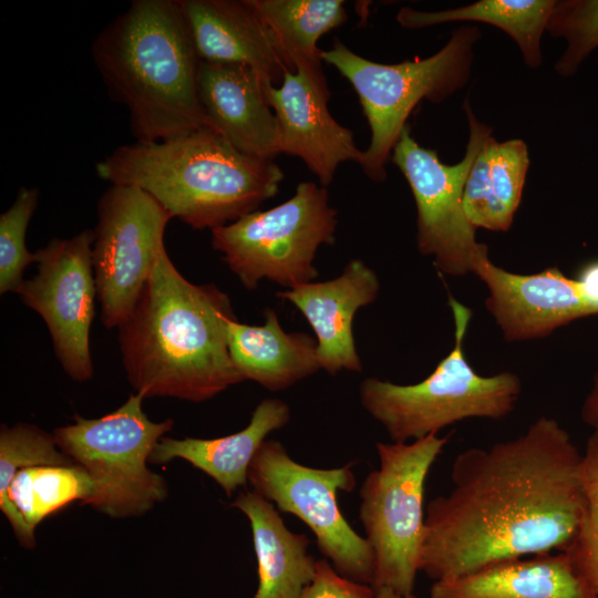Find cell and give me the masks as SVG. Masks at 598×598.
<instances>
[{
    "mask_svg": "<svg viewBox=\"0 0 598 598\" xmlns=\"http://www.w3.org/2000/svg\"><path fill=\"white\" fill-rule=\"evenodd\" d=\"M145 398L134 393L115 411L97 419L78 414L53 431L59 448L86 471L93 489L82 503L113 518L150 512L168 494L166 480L147 466L157 442L174 426L144 413Z\"/></svg>",
    "mask_w": 598,
    "mask_h": 598,
    "instance_id": "obj_7",
    "label": "cell"
},
{
    "mask_svg": "<svg viewBox=\"0 0 598 598\" xmlns=\"http://www.w3.org/2000/svg\"><path fill=\"white\" fill-rule=\"evenodd\" d=\"M577 280L586 299L598 315V261L587 265Z\"/></svg>",
    "mask_w": 598,
    "mask_h": 598,
    "instance_id": "obj_33",
    "label": "cell"
},
{
    "mask_svg": "<svg viewBox=\"0 0 598 598\" xmlns=\"http://www.w3.org/2000/svg\"><path fill=\"white\" fill-rule=\"evenodd\" d=\"M265 92L278 121L280 154L299 157L321 186L333 181L341 163H361L363 151L352 131L329 112L330 91L322 70L287 72L280 85Z\"/></svg>",
    "mask_w": 598,
    "mask_h": 598,
    "instance_id": "obj_15",
    "label": "cell"
},
{
    "mask_svg": "<svg viewBox=\"0 0 598 598\" xmlns=\"http://www.w3.org/2000/svg\"><path fill=\"white\" fill-rule=\"evenodd\" d=\"M252 491L313 533L324 559L341 576L372 586L374 555L338 506L337 493L355 486L352 464L317 468L296 462L278 441L266 440L248 472Z\"/></svg>",
    "mask_w": 598,
    "mask_h": 598,
    "instance_id": "obj_10",
    "label": "cell"
},
{
    "mask_svg": "<svg viewBox=\"0 0 598 598\" xmlns=\"http://www.w3.org/2000/svg\"><path fill=\"white\" fill-rule=\"evenodd\" d=\"M94 231L53 238L35 251L38 272L18 290L21 301L44 320L54 353L74 381L92 379L90 329L96 285L92 262Z\"/></svg>",
    "mask_w": 598,
    "mask_h": 598,
    "instance_id": "obj_13",
    "label": "cell"
},
{
    "mask_svg": "<svg viewBox=\"0 0 598 598\" xmlns=\"http://www.w3.org/2000/svg\"><path fill=\"white\" fill-rule=\"evenodd\" d=\"M271 31L287 64L322 70L319 39L347 21L341 0H247Z\"/></svg>",
    "mask_w": 598,
    "mask_h": 598,
    "instance_id": "obj_25",
    "label": "cell"
},
{
    "mask_svg": "<svg viewBox=\"0 0 598 598\" xmlns=\"http://www.w3.org/2000/svg\"><path fill=\"white\" fill-rule=\"evenodd\" d=\"M556 0H481L455 9L426 12L402 7L398 22L408 29L426 28L453 21L488 23L502 29L518 45L525 64L543 62L540 41Z\"/></svg>",
    "mask_w": 598,
    "mask_h": 598,
    "instance_id": "obj_24",
    "label": "cell"
},
{
    "mask_svg": "<svg viewBox=\"0 0 598 598\" xmlns=\"http://www.w3.org/2000/svg\"><path fill=\"white\" fill-rule=\"evenodd\" d=\"M172 218L136 186L111 185L100 198L92 262L105 328H118L133 311Z\"/></svg>",
    "mask_w": 598,
    "mask_h": 598,
    "instance_id": "obj_12",
    "label": "cell"
},
{
    "mask_svg": "<svg viewBox=\"0 0 598 598\" xmlns=\"http://www.w3.org/2000/svg\"><path fill=\"white\" fill-rule=\"evenodd\" d=\"M39 190L22 187L13 204L0 216V293L18 292L25 268L37 262L25 246V233L38 206Z\"/></svg>",
    "mask_w": 598,
    "mask_h": 598,
    "instance_id": "obj_30",
    "label": "cell"
},
{
    "mask_svg": "<svg viewBox=\"0 0 598 598\" xmlns=\"http://www.w3.org/2000/svg\"><path fill=\"white\" fill-rule=\"evenodd\" d=\"M476 25H461L433 55L396 64L370 61L338 38L321 53L353 86L367 117L371 140L359 164L372 181L386 178V163L406 121L423 100L441 103L470 80Z\"/></svg>",
    "mask_w": 598,
    "mask_h": 598,
    "instance_id": "obj_6",
    "label": "cell"
},
{
    "mask_svg": "<svg viewBox=\"0 0 598 598\" xmlns=\"http://www.w3.org/2000/svg\"><path fill=\"white\" fill-rule=\"evenodd\" d=\"M249 520L258 564V588L252 598H299L317 570L308 553L309 539L287 528L271 502L254 491L231 504Z\"/></svg>",
    "mask_w": 598,
    "mask_h": 598,
    "instance_id": "obj_21",
    "label": "cell"
},
{
    "mask_svg": "<svg viewBox=\"0 0 598 598\" xmlns=\"http://www.w3.org/2000/svg\"><path fill=\"white\" fill-rule=\"evenodd\" d=\"M430 598H596L565 551L499 561L435 580Z\"/></svg>",
    "mask_w": 598,
    "mask_h": 598,
    "instance_id": "obj_19",
    "label": "cell"
},
{
    "mask_svg": "<svg viewBox=\"0 0 598 598\" xmlns=\"http://www.w3.org/2000/svg\"><path fill=\"white\" fill-rule=\"evenodd\" d=\"M379 291L377 274L361 259H351L333 279L302 283L276 296L291 302L307 319L317 337L321 369L334 375L342 370L362 371L353 318L378 298Z\"/></svg>",
    "mask_w": 598,
    "mask_h": 598,
    "instance_id": "obj_16",
    "label": "cell"
},
{
    "mask_svg": "<svg viewBox=\"0 0 598 598\" xmlns=\"http://www.w3.org/2000/svg\"><path fill=\"white\" fill-rule=\"evenodd\" d=\"M448 436L430 434L412 442H378L379 468L360 491L359 518L374 555L373 589L412 595L420 571L427 474Z\"/></svg>",
    "mask_w": 598,
    "mask_h": 598,
    "instance_id": "obj_8",
    "label": "cell"
},
{
    "mask_svg": "<svg viewBox=\"0 0 598 598\" xmlns=\"http://www.w3.org/2000/svg\"><path fill=\"white\" fill-rule=\"evenodd\" d=\"M92 489L89 474L76 464L29 466L16 473L0 509L20 544L32 549L35 527L71 503L82 504Z\"/></svg>",
    "mask_w": 598,
    "mask_h": 598,
    "instance_id": "obj_23",
    "label": "cell"
},
{
    "mask_svg": "<svg viewBox=\"0 0 598 598\" xmlns=\"http://www.w3.org/2000/svg\"><path fill=\"white\" fill-rule=\"evenodd\" d=\"M228 346L243 378L269 391L290 388L321 369L317 340L305 332H286L272 309L265 311L261 326L229 320Z\"/></svg>",
    "mask_w": 598,
    "mask_h": 598,
    "instance_id": "obj_22",
    "label": "cell"
},
{
    "mask_svg": "<svg viewBox=\"0 0 598 598\" xmlns=\"http://www.w3.org/2000/svg\"><path fill=\"white\" fill-rule=\"evenodd\" d=\"M581 460L545 415L514 439L460 452L452 488L426 505L420 571L435 581L564 551L586 507Z\"/></svg>",
    "mask_w": 598,
    "mask_h": 598,
    "instance_id": "obj_1",
    "label": "cell"
},
{
    "mask_svg": "<svg viewBox=\"0 0 598 598\" xmlns=\"http://www.w3.org/2000/svg\"><path fill=\"white\" fill-rule=\"evenodd\" d=\"M580 473L586 507L578 529L564 551L598 598V432L587 439Z\"/></svg>",
    "mask_w": 598,
    "mask_h": 598,
    "instance_id": "obj_27",
    "label": "cell"
},
{
    "mask_svg": "<svg viewBox=\"0 0 598 598\" xmlns=\"http://www.w3.org/2000/svg\"><path fill=\"white\" fill-rule=\"evenodd\" d=\"M74 464L56 445L53 433L34 424H2L0 429V504L20 470L37 465Z\"/></svg>",
    "mask_w": 598,
    "mask_h": 598,
    "instance_id": "obj_29",
    "label": "cell"
},
{
    "mask_svg": "<svg viewBox=\"0 0 598 598\" xmlns=\"http://www.w3.org/2000/svg\"><path fill=\"white\" fill-rule=\"evenodd\" d=\"M468 142L461 162L442 163L435 150L421 146L406 125L391 158L409 183L416 206V246L433 258L435 268L448 276L472 274L473 260L483 246L463 210L462 199L471 166L493 128L481 122L466 99Z\"/></svg>",
    "mask_w": 598,
    "mask_h": 598,
    "instance_id": "obj_11",
    "label": "cell"
},
{
    "mask_svg": "<svg viewBox=\"0 0 598 598\" xmlns=\"http://www.w3.org/2000/svg\"><path fill=\"white\" fill-rule=\"evenodd\" d=\"M489 162L486 188L495 209L501 231H507L519 207L529 156L520 138L497 142L493 136L486 143Z\"/></svg>",
    "mask_w": 598,
    "mask_h": 598,
    "instance_id": "obj_26",
    "label": "cell"
},
{
    "mask_svg": "<svg viewBox=\"0 0 598 598\" xmlns=\"http://www.w3.org/2000/svg\"><path fill=\"white\" fill-rule=\"evenodd\" d=\"M290 420L289 405L279 399L262 400L251 413L248 425L216 439H173L163 436L155 445L150 463L165 464L182 458L212 477L228 495L248 483L254 457L266 437Z\"/></svg>",
    "mask_w": 598,
    "mask_h": 598,
    "instance_id": "obj_20",
    "label": "cell"
},
{
    "mask_svg": "<svg viewBox=\"0 0 598 598\" xmlns=\"http://www.w3.org/2000/svg\"><path fill=\"white\" fill-rule=\"evenodd\" d=\"M454 320V346L433 372L414 384L367 378L360 384L364 410L385 430L392 442H409L466 419L501 420L520 396L522 382L513 372L493 375L475 372L464 354L472 310L448 297Z\"/></svg>",
    "mask_w": 598,
    "mask_h": 598,
    "instance_id": "obj_5",
    "label": "cell"
},
{
    "mask_svg": "<svg viewBox=\"0 0 598 598\" xmlns=\"http://www.w3.org/2000/svg\"><path fill=\"white\" fill-rule=\"evenodd\" d=\"M226 292L187 280L161 249L141 296L117 328L126 378L144 398L203 402L245 379L233 362Z\"/></svg>",
    "mask_w": 598,
    "mask_h": 598,
    "instance_id": "obj_2",
    "label": "cell"
},
{
    "mask_svg": "<svg viewBox=\"0 0 598 598\" xmlns=\"http://www.w3.org/2000/svg\"><path fill=\"white\" fill-rule=\"evenodd\" d=\"M580 417L587 426L592 429V432H598V369L594 373L590 389L582 401Z\"/></svg>",
    "mask_w": 598,
    "mask_h": 598,
    "instance_id": "obj_32",
    "label": "cell"
},
{
    "mask_svg": "<svg viewBox=\"0 0 598 598\" xmlns=\"http://www.w3.org/2000/svg\"><path fill=\"white\" fill-rule=\"evenodd\" d=\"M374 591H375L374 598H417L414 594L408 595V596L400 595L393 589L388 588V587H381V588L374 589Z\"/></svg>",
    "mask_w": 598,
    "mask_h": 598,
    "instance_id": "obj_34",
    "label": "cell"
},
{
    "mask_svg": "<svg viewBox=\"0 0 598 598\" xmlns=\"http://www.w3.org/2000/svg\"><path fill=\"white\" fill-rule=\"evenodd\" d=\"M111 185L136 186L194 229H214L258 210L285 175L274 159L237 151L212 127L117 147L96 164Z\"/></svg>",
    "mask_w": 598,
    "mask_h": 598,
    "instance_id": "obj_4",
    "label": "cell"
},
{
    "mask_svg": "<svg viewBox=\"0 0 598 598\" xmlns=\"http://www.w3.org/2000/svg\"><path fill=\"white\" fill-rule=\"evenodd\" d=\"M178 1L200 61L249 66L265 89L280 85L285 74L292 72L247 0Z\"/></svg>",
    "mask_w": 598,
    "mask_h": 598,
    "instance_id": "obj_17",
    "label": "cell"
},
{
    "mask_svg": "<svg viewBox=\"0 0 598 598\" xmlns=\"http://www.w3.org/2000/svg\"><path fill=\"white\" fill-rule=\"evenodd\" d=\"M92 55L110 96L128 111L137 142L212 127L198 96L200 59L178 0L132 1L94 40Z\"/></svg>",
    "mask_w": 598,
    "mask_h": 598,
    "instance_id": "obj_3",
    "label": "cell"
},
{
    "mask_svg": "<svg viewBox=\"0 0 598 598\" xmlns=\"http://www.w3.org/2000/svg\"><path fill=\"white\" fill-rule=\"evenodd\" d=\"M372 586L339 575L327 559L317 560L316 576L299 598H374Z\"/></svg>",
    "mask_w": 598,
    "mask_h": 598,
    "instance_id": "obj_31",
    "label": "cell"
},
{
    "mask_svg": "<svg viewBox=\"0 0 598 598\" xmlns=\"http://www.w3.org/2000/svg\"><path fill=\"white\" fill-rule=\"evenodd\" d=\"M337 225L326 187L301 182L286 202L212 229V246L246 289L261 279L290 289L318 277L313 260L334 244Z\"/></svg>",
    "mask_w": 598,
    "mask_h": 598,
    "instance_id": "obj_9",
    "label": "cell"
},
{
    "mask_svg": "<svg viewBox=\"0 0 598 598\" xmlns=\"http://www.w3.org/2000/svg\"><path fill=\"white\" fill-rule=\"evenodd\" d=\"M197 85L212 127L237 151L262 159L280 154L278 121L252 69L200 61Z\"/></svg>",
    "mask_w": 598,
    "mask_h": 598,
    "instance_id": "obj_18",
    "label": "cell"
},
{
    "mask_svg": "<svg viewBox=\"0 0 598 598\" xmlns=\"http://www.w3.org/2000/svg\"><path fill=\"white\" fill-rule=\"evenodd\" d=\"M546 31L567 43L555 71L564 78L574 75L598 48V0H557Z\"/></svg>",
    "mask_w": 598,
    "mask_h": 598,
    "instance_id": "obj_28",
    "label": "cell"
},
{
    "mask_svg": "<svg viewBox=\"0 0 598 598\" xmlns=\"http://www.w3.org/2000/svg\"><path fill=\"white\" fill-rule=\"evenodd\" d=\"M472 274L487 288L485 308L507 342L546 338L560 327L596 315L578 280L557 267L515 274L495 265L483 244Z\"/></svg>",
    "mask_w": 598,
    "mask_h": 598,
    "instance_id": "obj_14",
    "label": "cell"
}]
</instances>
